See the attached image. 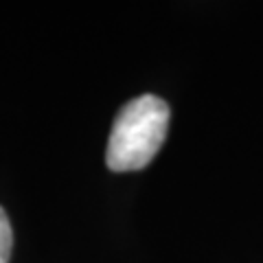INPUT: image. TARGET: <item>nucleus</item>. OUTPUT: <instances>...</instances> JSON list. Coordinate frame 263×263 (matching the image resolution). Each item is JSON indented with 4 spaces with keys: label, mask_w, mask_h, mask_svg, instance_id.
I'll return each instance as SVG.
<instances>
[{
    "label": "nucleus",
    "mask_w": 263,
    "mask_h": 263,
    "mask_svg": "<svg viewBox=\"0 0 263 263\" xmlns=\"http://www.w3.org/2000/svg\"><path fill=\"white\" fill-rule=\"evenodd\" d=\"M169 105L156 95H141L119 110L108 138L105 162L112 171H141L167 138Z\"/></svg>",
    "instance_id": "nucleus-1"
},
{
    "label": "nucleus",
    "mask_w": 263,
    "mask_h": 263,
    "mask_svg": "<svg viewBox=\"0 0 263 263\" xmlns=\"http://www.w3.org/2000/svg\"><path fill=\"white\" fill-rule=\"evenodd\" d=\"M13 248V230L5 209L0 206V263H9Z\"/></svg>",
    "instance_id": "nucleus-2"
}]
</instances>
